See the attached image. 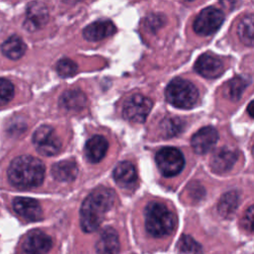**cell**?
<instances>
[{
    "label": "cell",
    "mask_w": 254,
    "mask_h": 254,
    "mask_svg": "<svg viewBox=\"0 0 254 254\" xmlns=\"http://www.w3.org/2000/svg\"><path fill=\"white\" fill-rule=\"evenodd\" d=\"M115 193L105 187H98L91 191L81 204L79 211L80 226L85 232L98 228L105 213L114 203Z\"/></svg>",
    "instance_id": "cell-1"
},
{
    "label": "cell",
    "mask_w": 254,
    "mask_h": 254,
    "mask_svg": "<svg viewBox=\"0 0 254 254\" xmlns=\"http://www.w3.org/2000/svg\"><path fill=\"white\" fill-rule=\"evenodd\" d=\"M8 180L18 189L39 187L45 178V166L32 156L23 155L15 158L7 171Z\"/></svg>",
    "instance_id": "cell-2"
},
{
    "label": "cell",
    "mask_w": 254,
    "mask_h": 254,
    "mask_svg": "<svg viewBox=\"0 0 254 254\" xmlns=\"http://www.w3.org/2000/svg\"><path fill=\"white\" fill-rule=\"evenodd\" d=\"M145 225L154 237L171 234L175 228V215L163 203L151 202L145 208Z\"/></svg>",
    "instance_id": "cell-3"
},
{
    "label": "cell",
    "mask_w": 254,
    "mask_h": 254,
    "mask_svg": "<svg viewBox=\"0 0 254 254\" xmlns=\"http://www.w3.org/2000/svg\"><path fill=\"white\" fill-rule=\"evenodd\" d=\"M166 98L175 107L188 109L196 103L198 91L190 81L178 77L168 84Z\"/></svg>",
    "instance_id": "cell-4"
},
{
    "label": "cell",
    "mask_w": 254,
    "mask_h": 254,
    "mask_svg": "<svg viewBox=\"0 0 254 254\" xmlns=\"http://www.w3.org/2000/svg\"><path fill=\"white\" fill-rule=\"evenodd\" d=\"M157 166L165 177L178 175L185 166L183 154L174 147H164L156 154Z\"/></svg>",
    "instance_id": "cell-5"
},
{
    "label": "cell",
    "mask_w": 254,
    "mask_h": 254,
    "mask_svg": "<svg viewBox=\"0 0 254 254\" xmlns=\"http://www.w3.org/2000/svg\"><path fill=\"white\" fill-rule=\"evenodd\" d=\"M33 143L37 151L44 156H54L62 147V142L56 131L47 125L39 127L34 132Z\"/></svg>",
    "instance_id": "cell-6"
},
{
    "label": "cell",
    "mask_w": 254,
    "mask_h": 254,
    "mask_svg": "<svg viewBox=\"0 0 254 254\" xmlns=\"http://www.w3.org/2000/svg\"><path fill=\"white\" fill-rule=\"evenodd\" d=\"M224 20L222 12L214 7L200 11L193 23L194 31L200 36H208L216 32Z\"/></svg>",
    "instance_id": "cell-7"
},
{
    "label": "cell",
    "mask_w": 254,
    "mask_h": 254,
    "mask_svg": "<svg viewBox=\"0 0 254 254\" xmlns=\"http://www.w3.org/2000/svg\"><path fill=\"white\" fill-rule=\"evenodd\" d=\"M152 105L153 103L148 97L141 94H134L125 101L123 105V116L129 121L142 123L146 120Z\"/></svg>",
    "instance_id": "cell-8"
},
{
    "label": "cell",
    "mask_w": 254,
    "mask_h": 254,
    "mask_svg": "<svg viewBox=\"0 0 254 254\" xmlns=\"http://www.w3.org/2000/svg\"><path fill=\"white\" fill-rule=\"evenodd\" d=\"M52 245L49 235L41 230H33L28 233L22 244V254H47Z\"/></svg>",
    "instance_id": "cell-9"
},
{
    "label": "cell",
    "mask_w": 254,
    "mask_h": 254,
    "mask_svg": "<svg viewBox=\"0 0 254 254\" xmlns=\"http://www.w3.org/2000/svg\"><path fill=\"white\" fill-rule=\"evenodd\" d=\"M49 11L43 2H31L27 6L24 28L29 32L41 29L48 22Z\"/></svg>",
    "instance_id": "cell-10"
},
{
    "label": "cell",
    "mask_w": 254,
    "mask_h": 254,
    "mask_svg": "<svg viewBox=\"0 0 254 254\" xmlns=\"http://www.w3.org/2000/svg\"><path fill=\"white\" fill-rule=\"evenodd\" d=\"M218 139L217 131L211 127H203L193 134L190 140L193 151L197 154H205L210 151Z\"/></svg>",
    "instance_id": "cell-11"
},
{
    "label": "cell",
    "mask_w": 254,
    "mask_h": 254,
    "mask_svg": "<svg viewBox=\"0 0 254 254\" xmlns=\"http://www.w3.org/2000/svg\"><path fill=\"white\" fill-rule=\"evenodd\" d=\"M13 208L20 216L30 221L39 220L43 215L40 203L31 197L19 196L14 198Z\"/></svg>",
    "instance_id": "cell-12"
},
{
    "label": "cell",
    "mask_w": 254,
    "mask_h": 254,
    "mask_svg": "<svg viewBox=\"0 0 254 254\" xmlns=\"http://www.w3.org/2000/svg\"><path fill=\"white\" fill-rule=\"evenodd\" d=\"M195 70L206 78L218 77L223 72L222 62L215 56L209 54L201 55L194 64Z\"/></svg>",
    "instance_id": "cell-13"
},
{
    "label": "cell",
    "mask_w": 254,
    "mask_h": 254,
    "mask_svg": "<svg viewBox=\"0 0 254 254\" xmlns=\"http://www.w3.org/2000/svg\"><path fill=\"white\" fill-rule=\"evenodd\" d=\"M237 160V155L234 151L223 147L219 148L211 156L210 167L211 170L217 174L228 172Z\"/></svg>",
    "instance_id": "cell-14"
},
{
    "label": "cell",
    "mask_w": 254,
    "mask_h": 254,
    "mask_svg": "<svg viewBox=\"0 0 254 254\" xmlns=\"http://www.w3.org/2000/svg\"><path fill=\"white\" fill-rule=\"evenodd\" d=\"M116 32V28L111 21L98 20L88 25L83 30V36L86 40L94 42L99 41L113 35Z\"/></svg>",
    "instance_id": "cell-15"
},
{
    "label": "cell",
    "mask_w": 254,
    "mask_h": 254,
    "mask_svg": "<svg viewBox=\"0 0 254 254\" xmlns=\"http://www.w3.org/2000/svg\"><path fill=\"white\" fill-rule=\"evenodd\" d=\"M113 178L119 187L130 189L137 182V172L130 162H121L114 169Z\"/></svg>",
    "instance_id": "cell-16"
},
{
    "label": "cell",
    "mask_w": 254,
    "mask_h": 254,
    "mask_svg": "<svg viewBox=\"0 0 254 254\" xmlns=\"http://www.w3.org/2000/svg\"><path fill=\"white\" fill-rule=\"evenodd\" d=\"M95 248L97 254H118L119 239L117 232L111 227H106L101 232Z\"/></svg>",
    "instance_id": "cell-17"
},
{
    "label": "cell",
    "mask_w": 254,
    "mask_h": 254,
    "mask_svg": "<svg viewBox=\"0 0 254 254\" xmlns=\"http://www.w3.org/2000/svg\"><path fill=\"white\" fill-rule=\"evenodd\" d=\"M107 149L106 139L100 135H95L85 144V156L90 163H98L105 156Z\"/></svg>",
    "instance_id": "cell-18"
},
{
    "label": "cell",
    "mask_w": 254,
    "mask_h": 254,
    "mask_svg": "<svg viewBox=\"0 0 254 254\" xmlns=\"http://www.w3.org/2000/svg\"><path fill=\"white\" fill-rule=\"evenodd\" d=\"M51 172L55 180L68 183L75 179L77 175V166L72 160H64L54 164Z\"/></svg>",
    "instance_id": "cell-19"
},
{
    "label": "cell",
    "mask_w": 254,
    "mask_h": 254,
    "mask_svg": "<svg viewBox=\"0 0 254 254\" xmlns=\"http://www.w3.org/2000/svg\"><path fill=\"white\" fill-rule=\"evenodd\" d=\"M26 44L18 36L9 37L1 46L3 55L10 60L20 59L26 52Z\"/></svg>",
    "instance_id": "cell-20"
},
{
    "label": "cell",
    "mask_w": 254,
    "mask_h": 254,
    "mask_svg": "<svg viewBox=\"0 0 254 254\" xmlns=\"http://www.w3.org/2000/svg\"><path fill=\"white\" fill-rule=\"evenodd\" d=\"M86 98L79 90H67L60 98V105L66 110L78 111L85 106Z\"/></svg>",
    "instance_id": "cell-21"
},
{
    "label": "cell",
    "mask_w": 254,
    "mask_h": 254,
    "mask_svg": "<svg viewBox=\"0 0 254 254\" xmlns=\"http://www.w3.org/2000/svg\"><path fill=\"white\" fill-rule=\"evenodd\" d=\"M239 203V196L236 191L224 193L218 202V212L224 218H230L235 213Z\"/></svg>",
    "instance_id": "cell-22"
},
{
    "label": "cell",
    "mask_w": 254,
    "mask_h": 254,
    "mask_svg": "<svg viewBox=\"0 0 254 254\" xmlns=\"http://www.w3.org/2000/svg\"><path fill=\"white\" fill-rule=\"evenodd\" d=\"M183 128H184V122L177 117L165 118L160 124L161 134L165 138H171V137L177 136L179 133L182 132Z\"/></svg>",
    "instance_id": "cell-23"
},
{
    "label": "cell",
    "mask_w": 254,
    "mask_h": 254,
    "mask_svg": "<svg viewBox=\"0 0 254 254\" xmlns=\"http://www.w3.org/2000/svg\"><path fill=\"white\" fill-rule=\"evenodd\" d=\"M238 36L242 43L251 47L253 45V16H245L238 25Z\"/></svg>",
    "instance_id": "cell-24"
},
{
    "label": "cell",
    "mask_w": 254,
    "mask_h": 254,
    "mask_svg": "<svg viewBox=\"0 0 254 254\" xmlns=\"http://www.w3.org/2000/svg\"><path fill=\"white\" fill-rule=\"evenodd\" d=\"M179 249L184 253L201 254V246L190 236L183 235L178 243Z\"/></svg>",
    "instance_id": "cell-25"
},
{
    "label": "cell",
    "mask_w": 254,
    "mask_h": 254,
    "mask_svg": "<svg viewBox=\"0 0 254 254\" xmlns=\"http://www.w3.org/2000/svg\"><path fill=\"white\" fill-rule=\"evenodd\" d=\"M247 85L246 80L243 77H234L229 81L228 86V95L233 101H237L240 99L243 90Z\"/></svg>",
    "instance_id": "cell-26"
},
{
    "label": "cell",
    "mask_w": 254,
    "mask_h": 254,
    "mask_svg": "<svg viewBox=\"0 0 254 254\" xmlns=\"http://www.w3.org/2000/svg\"><path fill=\"white\" fill-rule=\"evenodd\" d=\"M77 70L76 64L69 59H62L57 64V71L63 77L73 75Z\"/></svg>",
    "instance_id": "cell-27"
},
{
    "label": "cell",
    "mask_w": 254,
    "mask_h": 254,
    "mask_svg": "<svg viewBox=\"0 0 254 254\" xmlns=\"http://www.w3.org/2000/svg\"><path fill=\"white\" fill-rule=\"evenodd\" d=\"M14 96V85L6 79L0 78V106L7 104Z\"/></svg>",
    "instance_id": "cell-28"
},
{
    "label": "cell",
    "mask_w": 254,
    "mask_h": 254,
    "mask_svg": "<svg viewBox=\"0 0 254 254\" xmlns=\"http://www.w3.org/2000/svg\"><path fill=\"white\" fill-rule=\"evenodd\" d=\"M243 225L247 230L252 231V225H253V206L252 205H250L245 212V215L243 217Z\"/></svg>",
    "instance_id": "cell-29"
},
{
    "label": "cell",
    "mask_w": 254,
    "mask_h": 254,
    "mask_svg": "<svg viewBox=\"0 0 254 254\" xmlns=\"http://www.w3.org/2000/svg\"><path fill=\"white\" fill-rule=\"evenodd\" d=\"M253 106H254L253 101H251V102L249 103V105H248V113H249L250 117H253Z\"/></svg>",
    "instance_id": "cell-30"
}]
</instances>
